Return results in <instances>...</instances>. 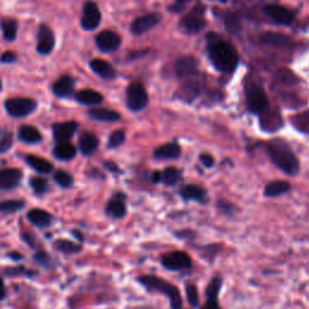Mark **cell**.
<instances>
[{"mask_svg":"<svg viewBox=\"0 0 309 309\" xmlns=\"http://www.w3.org/2000/svg\"><path fill=\"white\" fill-rule=\"evenodd\" d=\"M270 161L276 164L280 170L284 171L290 177H295L299 171V161L294 154L291 148L285 140L272 139L266 144Z\"/></svg>","mask_w":309,"mask_h":309,"instance_id":"cell-1","label":"cell"},{"mask_svg":"<svg viewBox=\"0 0 309 309\" xmlns=\"http://www.w3.org/2000/svg\"><path fill=\"white\" fill-rule=\"evenodd\" d=\"M208 52L213 64L220 72H233L238 63V55L231 44L222 40H215L209 44Z\"/></svg>","mask_w":309,"mask_h":309,"instance_id":"cell-2","label":"cell"},{"mask_svg":"<svg viewBox=\"0 0 309 309\" xmlns=\"http://www.w3.org/2000/svg\"><path fill=\"white\" fill-rule=\"evenodd\" d=\"M138 282L150 291H157L167 296L170 301L171 309L183 308V299L179 289L175 288L171 283L155 276H143L138 279Z\"/></svg>","mask_w":309,"mask_h":309,"instance_id":"cell-3","label":"cell"},{"mask_svg":"<svg viewBox=\"0 0 309 309\" xmlns=\"http://www.w3.org/2000/svg\"><path fill=\"white\" fill-rule=\"evenodd\" d=\"M245 97H247L248 109L255 115H262L269 108L266 92L260 85H248L245 88Z\"/></svg>","mask_w":309,"mask_h":309,"instance_id":"cell-4","label":"cell"},{"mask_svg":"<svg viewBox=\"0 0 309 309\" xmlns=\"http://www.w3.org/2000/svg\"><path fill=\"white\" fill-rule=\"evenodd\" d=\"M149 103V95L140 82H133L127 88V107L132 111L145 109Z\"/></svg>","mask_w":309,"mask_h":309,"instance_id":"cell-5","label":"cell"},{"mask_svg":"<svg viewBox=\"0 0 309 309\" xmlns=\"http://www.w3.org/2000/svg\"><path fill=\"white\" fill-rule=\"evenodd\" d=\"M5 109L12 117H25L37 109V101L30 98H11L5 101Z\"/></svg>","mask_w":309,"mask_h":309,"instance_id":"cell-6","label":"cell"},{"mask_svg":"<svg viewBox=\"0 0 309 309\" xmlns=\"http://www.w3.org/2000/svg\"><path fill=\"white\" fill-rule=\"evenodd\" d=\"M161 262L164 268L169 270H184L190 268L191 264H192V260L187 253L177 250L164 254L162 256Z\"/></svg>","mask_w":309,"mask_h":309,"instance_id":"cell-7","label":"cell"},{"mask_svg":"<svg viewBox=\"0 0 309 309\" xmlns=\"http://www.w3.org/2000/svg\"><path fill=\"white\" fill-rule=\"evenodd\" d=\"M203 14H204V8L199 6L198 9V6H197L190 15L185 16L183 20H181V29L189 34H195L202 30L205 27V21L203 20Z\"/></svg>","mask_w":309,"mask_h":309,"instance_id":"cell-8","label":"cell"},{"mask_svg":"<svg viewBox=\"0 0 309 309\" xmlns=\"http://www.w3.org/2000/svg\"><path fill=\"white\" fill-rule=\"evenodd\" d=\"M100 11L98 6L93 2H86L84 5V11H82L81 25L86 30H94L97 29L100 23Z\"/></svg>","mask_w":309,"mask_h":309,"instance_id":"cell-9","label":"cell"},{"mask_svg":"<svg viewBox=\"0 0 309 309\" xmlns=\"http://www.w3.org/2000/svg\"><path fill=\"white\" fill-rule=\"evenodd\" d=\"M95 43H97L98 49L103 52H113L120 47L121 38L113 30H104L97 35Z\"/></svg>","mask_w":309,"mask_h":309,"instance_id":"cell-10","label":"cell"},{"mask_svg":"<svg viewBox=\"0 0 309 309\" xmlns=\"http://www.w3.org/2000/svg\"><path fill=\"white\" fill-rule=\"evenodd\" d=\"M263 12L278 24H290L294 20V15L282 5H267L263 8Z\"/></svg>","mask_w":309,"mask_h":309,"instance_id":"cell-11","label":"cell"},{"mask_svg":"<svg viewBox=\"0 0 309 309\" xmlns=\"http://www.w3.org/2000/svg\"><path fill=\"white\" fill-rule=\"evenodd\" d=\"M55 47V35L46 25H41L38 33L37 50L41 55H49Z\"/></svg>","mask_w":309,"mask_h":309,"instance_id":"cell-12","label":"cell"},{"mask_svg":"<svg viewBox=\"0 0 309 309\" xmlns=\"http://www.w3.org/2000/svg\"><path fill=\"white\" fill-rule=\"evenodd\" d=\"M22 171L18 168H5L0 170V190H12L18 186Z\"/></svg>","mask_w":309,"mask_h":309,"instance_id":"cell-13","label":"cell"},{"mask_svg":"<svg viewBox=\"0 0 309 309\" xmlns=\"http://www.w3.org/2000/svg\"><path fill=\"white\" fill-rule=\"evenodd\" d=\"M175 74L180 79H189L197 74V62L193 57H183L175 63Z\"/></svg>","mask_w":309,"mask_h":309,"instance_id":"cell-14","label":"cell"},{"mask_svg":"<svg viewBox=\"0 0 309 309\" xmlns=\"http://www.w3.org/2000/svg\"><path fill=\"white\" fill-rule=\"evenodd\" d=\"M160 22V17L158 15L156 14H148L145 16H142V17H138L136 20H134L132 25H130V29L136 35L139 34H144L146 31H149L150 29L155 27L156 24Z\"/></svg>","mask_w":309,"mask_h":309,"instance_id":"cell-15","label":"cell"},{"mask_svg":"<svg viewBox=\"0 0 309 309\" xmlns=\"http://www.w3.org/2000/svg\"><path fill=\"white\" fill-rule=\"evenodd\" d=\"M76 129H78V123L74 122V121L56 123L53 126V136L58 143L68 142L75 134Z\"/></svg>","mask_w":309,"mask_h":309,"instance_id":"cell-16","label":"cell"},{"mask_svg":"<svg viewBox=\"0 0 309 309\" xmlns=\"http://www.w3.org/2000/svg\"><path fill=\"white\" fill-rule=\"evenodd\" d=\"M261 116V126L267 132H276L283 126V120L278 110H269V108Z\"/></svg>","mask_w":309,"mask_h":309,"instance_id":"cell-17","label":"cell"},{"mask_svg":"<svg viewBox=\"0 0 309 309\" xmlns=\"http://www.w3.org/2000/svg\"><path fill=\"white\" fill-rule=\"evenodd\" d=\"M260 41L261 44L267 46L277 47V49H284L290 45L289 37L282 34V33H276V31H266L260 35Z\"/></svg>","mask_w":309,"mask_h":309,"instance_id":"cell-18","label":"cell"},{"mask_svg":"<svg viewBox=\"0 0 309 309\" xmlns=\"http://www.w3.org/2000/svg\"><path fill=\"white\" fill-rule=\"evenodd\" d=\"M180 196L185 200H193V202L203 203L207 200V191L202 186H199V185L190 184L181 187Z\"/></svg>","mask_w":309,"mask_h":309,"instance_id":"cell-19","label":"cell"},{"mask_svg":"<svg viewBox=\"0 0 309 309\" xmlns=\"http://www.w3.org/2000/svg\"><path fill=\"white\" fill-rule=\"evenodd\" d=\"M181 155V148L178 143H167L158 146L155 150L154 156L158 160H175V158L180 157Z\"/></svg>","mask_w":309,"mask_h":309,"instance_id":"cell-20","label":"cell"},{"mask_svg":"<svg viewBox=\"0 0 309 309\" xmlns=\"http://www.w3.org/2000/svg\"><path fill=\"white\" fill-rule=\"evenodd\" d=\"M105 212H107V214L113 219L123 218L127 213L125 196L119 193V195L115 196L113 199H110V202L108 203Z\"/></svg>","mask_w":309,"mask_h":309,"instance_id":"cell-21","label":"cell"},{"mask_svg":"<svg viewBox=\"0 0 309 309\" xmlns=\"http://www.w3.org/2000/svg\"><path fill=\"white\" fill-rule=\"evenodd\" d=\"M74 87H75L74 79H73L72 76L64 75L53 84L52 90L53 93H55L57 97L65 98L69 97V95L74 92Z\"/></svg>","mask_w":309,"mask_h":309,"instance_id":"cell-22","label":"cell"},{"mask_svg":"<svg viewBox=\"0 0 309 309\" xmlns=\"http://www.w3.org/2000/svg\"><path fill=\"white\" fill-rule=\"evenodd\" d=\"M90 66L95 74L99 75L101 79L111 80V79H115V76H116V72H115L113 65H111L110 63H108L107 60L95 58L93 60H91Z\"/></svg>","mask_w":309,"mask_h":309,"instance_id":"cell-23","label":"cell"},{"mask_svg":"<svg viewBox=\"0 0 309 309\" xmlns=\"http://www.w3.org/2000/svg\"><path fill=\"white\" fill-rule=\"evenodd\" d=\"M27 218L31 224L40 228L47 227L51 224V221H52V216H51L50 213H47L43 209H31L27 214Z\"/></svg>","mask_w":309,"mask_h":309,"instance_id":"cell-24","label":"cell"},{"mask_svg":"<svg viewBox=\"0 0 309 309\" xmlns=\"http://www.w3.org/2000/svg\"><path fill=\"white\" fill-rule=\"evenodd\" d=\"M79 146L84 155H92L99 146V140L93 133H84L79 140Z\"/></svg>","mask_w":309,"mask_h":309,"instance_id":"cell-25","label":"cell"},{"mask_svg":"<svg viewBox=\"0 0 309 309\" xmlns=\"http://www.w3.org/2000/svg\"><path fill=\"white\" fill-rule=\"evenodd\" d=\"M290 189H291V185H290L288 181H272V183L266 185L263 193L266 197H279L286 192H289Z\"/></svg>","mask_w":309,"mask_h":309,"instance_id":"cell-26","label":"cell"},{"mask_svg":"<svg viewBox=\"0 0 309 309\" xmlns=\"http://www.w3.org/2000/svg\"><path fill=\"white\" fill-rule=\"evenodd\" d=\"M90 116L92 119L100 121V122H115L120 120V114L117 111L107 109V108H94L90 110Z\"/></svg>","mask_w":309,"mask_h":309,"instance_id":"cell-27","label":"cell"},{"mask_svg":"<svg viewBox=\"0 0 309 309\" xmlns=\"http://www.w3.org/2000/svg\"><path fill=\"white\" fill-rule=\"evenodd\" d=\"M18 138L22 142L27 143V144H37V143L41 142L43 135L41 133L33 126H22L18 129Z\"/></svg>","mask_w":309,"mask_h":309,"instance_id":"cell-28","label":"cell"},{"mask_svg":"<svg viewBox=\"0 0 309 309\" xmlns=\"http://www.w3.org/2000/svg\"><path fill=\"white\" fill-rule=\"evenodd\" d=\"M76 100L84 105H98L103 101V95L93 90H82L76 93Z\"/></svg>","mask_w":309,"mask_h":309,"instance_id":"cell-29","label":"cell"},{"mask_svg":"<svg viewBox=\"0 0 309 309\" xmlns=\"http://www.w3.org/2000/svg\"><path fill=\"white\" fill-rule=\"evenodd\" d=\"M53 155H55L58 160L69 161L75 157L76 148L68 142L59 143V144L55 148V150H53Z\"/></svg>","mask_w":309,"mask_h":309,"instance_id":"cell-30","label":"cell"},{"mask_svg":"<svg viewBox=\"0 0 309 309\" xmlns=\"http://www.w3.org/2000/svg\"><path fill=\"white\" fill-rule=\"evenodd\" d=\"M27 163L30 165L31 168H34L35 170L39 171V173H50L53 169V165L51 162H49L45 158L39 157V156L29 155L27 156Z\"/></svg>","mask_w":309,"mask_h":309,"instance_id":"cell-31","label":"cell"},{"mask_svg":"<svg viewBox=\"0 0 309 309\" xmlns=\"http://www.w3.org/2000/svg\"><path fill=\"white\" fill-rule=\"evenodd\" d=\"M181 180V170L175 167H168L161 171V183L174 186Z\"/></svg>","mask_w":309,"mask_h":309,"instance_id":"cell-32","label":"cell"},{"mask_svg":"<svg viewBox=\"0 0 309 309\" xmlns=\"http://www.w3.org/2000/svg\"><path fill=\"white\" fill-rule=\"evenodd\" d=\"M0 27H2L3 35H4L5 40L14 41L16 35H17L18 23L12 18H5L0 22Z\"/></svg>","mask_w":309,"mask_h":309,"instance_id":"cell-33","label":"cell"},{"mask_svg":"<svg viewBox=\"0 0 309 309\" xmlns=\"http://www.w3.org/2000/svg\"><path fill=\"white\" fill-rule=\"evenodd\" d=\"M241 16L235 12H228L225 17V25L227 28V30L229 33L235 34L237 31L241 30Z\"/></svg>","mask_w":309,"mask_h":309,"instance_id":"cell-34","label":"cell"},{"mask_svg":"<svg viewBox=\"0 0 309 309\" xmlns=\"http://www.w3.org/2000/svg\"><path fill=\"white\" fill-rule=\"evenodd\" d=\"M222 288V278L221 277H214L209 282L208 286L205 290V296L207 298H219L220 290Z\"/></svg>","mask_w":309,"mask_h":309,"instance_id":"cell-35","label":"cell"},{"mask_svg":"<svg viewBox=\"0 0 309 309\" xmlns=\"http://www.w3.org/2000/svg\"><path fill=\"white\" fill-rule=\"evenodd\" d=\"M55 247L57 250L62 251L65 254H75L81 250V247L79 244L73 243V242L66 239H59L55 243Z\"/></svg>","mask_w":309,"mask_h":309,"instance_id":"cell-36","label":"cell"},{"mask_svg":"<svg viewBox=\"0 0 309 309\" xmlns=\"http://www.w3.org/2000/svg\"><path fill=\"white\" fill-rule=\"evenodd\" d=\"M292 123H294L296 128L301 130V132L308 133L309 134V110L296 115L294 119H292Z\"/></svg>","mask_w":309,"mask_h":309,"instance_id":"cell-37","label":"cell"},{"mask_svg":"<svg viewBox=\"0 0 309 309\" xmlns=\"http://www.w3.org/2000/svg\"><path fill=\"white\" fill-rule=\"evenodd\" d=\"M276 79L280 85H284V86H292L297 82L296 76L288 69H280L279 72L277 73Z\"/></svg>","mask_w":309,"mask_h":309,"instance_id":"cell-38","label":"cell"},{"mask_svg":"<svg viewBox=\"0 0 309 309\" xmlns=\"http://www.w3.org/2000/svg\"><path fill=\"white\" fill-rule=\"evenodd\" d=\"M23 207V200H5V202H0V213H16Z\"/></svg>","mask_w":309,"mask_h":309,"instance_id":"cell-39","label":"cell"},{"mask_svg":"<svg viewBox=\"0 0 309 309\" xmlns=\"http://www.w3.org/2000/svg\"><path fill=\"white\" fill-rule=\"evenodd\" d=\"M55 180L59 186L65 187V189L72 186L73 183H74V179H73L72 175H70L68 171L64 170H57L55 173Z\"/></svg>","mask_w":309,"mask_h":309,"instance_id":"cell-40","label":"cell"},{"mask_svg":"<svg viewBox=\"0 0 309 309\" xmlns=\"http://www.w3.org/2000/svg\"><path fill=\"white\" fill-rule=\"evenodd\" d=\"M125 139H126L125 132L121 129H117V130H115V132L111 133V135L109 136V143H108V145H109L110 149H116L125 143Z\"/></svg>","mask_w":309,"mask_h":309,"instance_id":"cell-41","label":"cell"},{"mask_svg":"<svg viewBox=\"0 0 309 309\" xmlns=\"http://www.w3.org/2000/svg\"><path fill=\"white\" fill-rule=\"evenodd\" d=\"M30 186L31 189L34 190V192L39 193H45L47 190H49V184H47V181L44 179V178H39V177H34L33 179L30 180Z\"/></svg>","mask_w":309,"mask_h":309,"instance_id":"cell-42","label":"cell"},{"mask_svg":"<svg viewBox=\"0 0 309 309\" xmlns=\"http://www.w3.org/2000/svg\"><path fill=\"white\" fill-rule=\"evenodd\" d=\"M186 296H187V301H189V303L192 305V307L198 308L199 297H198V291H197V288L195 285L193 284L186 285Z\"/></svg>","mask_w":309,"mask_h":309,"instance_id":"cell-43","label":"cell"},{"mask_svg":"<svg viewBox=\"0 0 309 309\" xmlns=\"http://www.w3.org/2000/svg\"><path fill=\"white\" fill-rule=\"evenodd\" d=\"M12 143H14V139H12L11 133L4 134V136L0 139V154H6L11 149Z\"/></svg>","mask_w":309,"mask_h":309,"instance_id":"cell-44","label":"cell"},{"mask_svg":"<svg viewBox=\"0 0 309 309\" xmlns=\"http://www.w3.org/2000/svg\"><path fill=\"white\" fill-rule=\"evenodd\" d=\"M34 259L38 263L41 264L43 267H45V268H49L51 266V257L49 254L45 253V251H39V253L35 254Z\"/></svg>","mask_w":309,"mask_h":309,"instance_id":"cell-45","label":"cell"},{"mask_svg":"<svg viewBox=\"0 0 309 309\" xmlns=\"http://www.w3.org/2000/svg\"><path fill=\"white\" fill-rule=\"evenodd\" d=\"M218 208L220 212L225 215H231L234 210V207L232 205L231 203L226 202V200H222V199L218 202Z\"/></svg>","mask_w":309,"mask_h":309,"instance_id":"cell-46","label":"cell"},{"mask_svg":"<svg viewBox=\"0 0 309 309\" xmlns=\"http://www.w3.org/2000/svg\"><path fill=\"white\" fill-rule=\"evenodd\" d=\"M199 161L204 167L207 168H212L213 165L215 164V160L210 154H202L199 156Z\"/></svg>","mask_w":309,"mask_h":309,"instance_id":"cell-47","label":"cell"},{"mask_svg":"<svg viewBox=\"0 0 309 309\" xmlns=\"http://www.w3.org/2000/svg\"><path fill=\"white\" fill-rule=\"evenodd\" d=\"M200 309H221L219 304V298H207L204 305Z\"/></svg>","mask_w":309,"mask_h":309,"instance_id":"cell-48","label":"cell"},{"mask_svg":"<svg viewBox=\"0 0 309 309\" xmlns=\"http://www.w3.org/2000/svg\"><path fill=\"white\" fill-rule=\"evenodd\" d=\"M16 60V55L14 52H11V51H8V52H5L4 55L2 56V62L3 63H12Z\"/></svg>","mask_w":309,"mask_h":309,"instance_id":"cell-49","label":"cell"},{"mask_svg":"<svg viewBox=\"0 0 309 309\" xmlns=\"http://www.w3.org/2000/svg\"><path fill=\"white\" fill-rule=\"evenodd\" d=\"M187 2H189V0H177V4L171 6L170 9H173V11H181L184 8V4Z\"/></svg>","mask_w":309,"mask_h":309,"instance_id":"cell-50","label":"cell"},{"mask_svg":"<svg viewBox=\"0 0 309 309\" xmlns=\"http://www.w3.org/2000/svg\"><path fill=\"white\" fill-rule=\"evenodd\" d=\"M151 181L154 184L161 183V171H154V173L151 174Z\"/></svg>","mask_w":309,"mask_h":309,"instance_id":"cell-51","label":"cell"},{"mask_svg":"<svg viewBox=\"0 0 309 309\" xmlns=\"http://www.w3.org/2000/svg\"><path fill=\"white\" fill-rule=\"evenodd\" d=\"M5 286H4V282H3V279L0 278V301L2 299L5 298Z\"/></svg>","mask_w":309,"mask_h":309,"instance_id":"cell-52","label":"cell"},{"mask_svg":"<svg viewBox=\"0 0 309 309\" xmlns=\"http://www.w3.org/2000/svg\"><path fill=\"white\" fill-rule=\"evenodd\" d=\"M105 167H108L110 170H113V171H119V168H117V165L114 164L113 162H107V163H105Z\"/></svg>","mask_w":309,"mask_h":309,"instance_id":"cell-53","label":"cell"},{"mask_svg":"<svg viewBox=\"0 0 309 309\" xmlns=\"http://www.w3.org/2000/svg\"><path fill=\"white\" fill-rule=\"evenodd\" d=\"M10 256H11L14 260H21L22 257H23L21 254H17V253H11V254H10Z\"/></svg>","mask_w":309,"mask_h":309,"instance_id":"cell-54","label":"cell"},{"mask_svg":"<svg viewBox=\"0 0 309 309\" xmlns=\"http://www.w3.org/2000/svg\"><path fill=\"white\" fill-rule=\"evenodd\" d=\"M73 233H74V234L76 235V238H79V239H80V241H82V239H84V238H82V235H81L80 233H79V232H76V231H73Z\"/></svg>","mask_w":309,"mask_h":309,"instance_id":"cell-55","label":"cell"},{"mask_svg":"<svg viewBox=\"0 0 309 309\" xmlns=\"http://www.w3.org/2000/svg\"><path fill=\"white\" fill-rule=\"evenodd\" d=\"M0 91H2V80H0Z\"/></svg>","mask_w":309,"mask_h":309,"instance_id":"cell-56","label":"cell"},{"mask_svg":"<svg viewBox=\"0 0 309 309\" xmlns=\"http://www.w3.org/2000/svg\"><path fill=\"white\" fill-rule=\"evenodd\" d=\"M221 2H225V0H221Z\"/></svg>","mask_w":309,"mask_h":309,"instance_id":"cell-57","label":"cell"}]
</instances>
